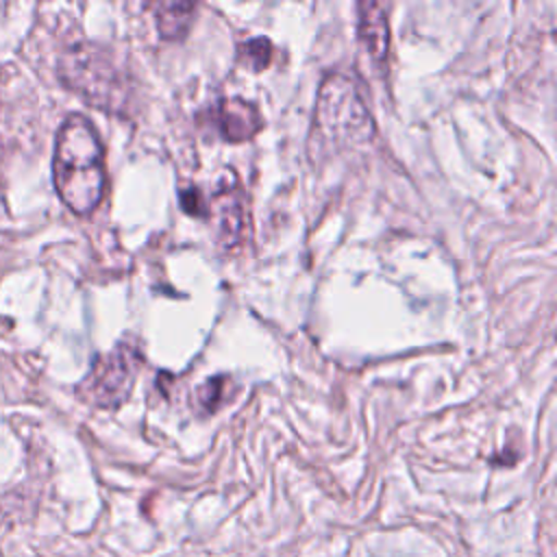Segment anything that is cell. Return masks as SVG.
Returning a JSON list of instances; mask_svg holds the SVG:
<instances>
[{
    "label": "cell",
    "mask_w": 557,
    "mask_h": 557,
    "mask_svg": "<svg viewBox=\"0 0 557 557\" xmlns=\"http://www.w3.org/2000/svg\"><path fill=\"white\" fill-rule=\"evenodd\" d=\"M213 124L226 141H246L261 131L263 117L255 102L226 98L215 107Z\"/></svg>",
    "instance_id": "6"
},
{
    "label": "cell",
    "mask_w": 557,
    "mask_h": 557,
    "mask_svg": "<svg viewBox=\"0 0 557 557\" xmlns=\"http://www.w3.org/2000/svg\"><path fill=\"white\" fill-rule=\"evenodd\" d=\"M181 202L185 207L187 213L196 215V218H207V198L202 196V191L198 187H187L181 194Z\"/></svg>",
    "instance_id": "11"
},
{
    "label": "cell",
    "mask_w": 557,
    "mask_h": 557,
    "mask_svg": "<svg viewBox=\"0 0 557 557\" xmlns=\"http://www.w3.org/2000/svg\"><path fill=\"white\" fill-rule=\"evenodd\" d=\"M237 59L246 67H250L255 72L263 70L270 63V59H272V44H270V39L268 37H252V39L242 41L237 46Z\"/></svg>",
    "instance_id": "9"
},
{
    "label": "cell",
    "mask_w": 557,
    "mask_h": 557,
    "mask_svg": "<svg viewBox=\"0 0 557 557\" xmlns=\"http://www.w3.org/2000/svg\"><path fill=\"white\" fill-rule=\"evenodd\" d=\"M313 126L315 133L333 146L363 144L374 135V124L366 104L355 85L342 74H331L322 81Z\"/></svg>",
    "instance_id": "2"
},
{
    "label": "cell",
    "mask_w": 557,
    "mask_h": 557,
    "mask_svg": "<svg viewBox=\"0 0 557 557\" xmlns=\"http://www.w3.org/2000/svg\"><path fill=\"white\" fill-rule=\"evenodd\" d=\"M52 178L57 194L78 215L91 213L104 196V152L94 124L78 113L65 117L57 133Z\"/></svg>",
    "instance_id": "1"
},
{
    "label": "cell",
    "mask_w": 557,
    "mask_h": 557,
    "mask_svg": "<svg viewBox=\"0 0 557 557\" xmlns=\"http://www.w3.org/2000/svg\"><path fill=\"white\" fill-rule=\"evenodd\" d=\"M359 39L374 63H385L389 52V24L379 2L359 4Z\"/></svg>",
    "instance_id": "7"
},
{
    "label": "cell",
    "mask_w": 557,
    "mask_h": 557,
    "mask_svg": "<svg viewBox=\"0 0 557 557\" xmlns=\"http://www.w3.org/2000/svg\"><path fill=\"white\" fill-rule=\"evenodd\" d=\"M213 209V215L218 220V237L224 248H235L246 231V207L242 189L235 185V181L226 176L222 181V187L207 200V213Z\"/></svg>",
    "instance_id": "5"
},
{
    "label": "cell",
    "mask_w": 557,
    "mask_h": 557,
    "mask_svg": "<svg viewBox=\"0 0 557 557\" xmlns=\"http://www.w3.org/2000/svg\"><path fill=\"white\" fill-rule=\"evenodd\" d=\"M226 385H228V379H226V376H213V379L205 381V383L198 387V394H196V396H198V403L202 405V409H207V411L218 409V407L226 400V396H224Z\"/></svg>",
    "instance_id": "10"
},
{
    "label": "cell",
    "mask_w": 557,
    "mask_h": 557,
    "mask_svg": "<svg viewBox=\"0 0 557 557\" xmlns=\"http://www.w3.org/2000/svg\"><path fill=\"white\" fill-rule=\"evenodd\" d=\"M63 81L94 107L122 111L128 100V85L111 54L98 46L83 44L61 61Z\"/></svg>",
    "instance_id": "3"
},
{
    "label": "cell",
    "mask_w": 557,
    "mask_h": 557,
    "mask_svg": "<svg viewBox=\"0 0 557 557\" xmlns=\"http://www.w3.org/2000/svg\"><path fill=\"white\" fill-rule=\"evenodd\" d=\"M154 11L157 30L163 39L174 41L183 39L191 26V17L196 11L194 2H157L148 4Z\"/></svg>",
    "instance_id": "8"
},
{
    "label": "cell",
    "mask_w": 557,
    "mask_h": 557,
    "mask_svg": "<svg viewBox=\"0 0 557 557\" xmlns=\"http://www.w3.org/2000/svg\"><path fill=\"white\" fill-rule=\"evenodd\" d=\"M141 366V350L133 342H120L107 355H100L89 374L78 385V396L100 409L120 407L133 392Z\"/></svg>",
    "instance_id": "4"
}]
</instances>
